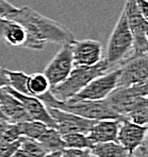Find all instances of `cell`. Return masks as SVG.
Instances as JSON below:
<instances>
[{
	"label": "cell",
	"instance_id": "cell-12",
	"mask_svg": "<svg viewBox=\"0 0 148 157\" xmlns=\"http://www.w3.org/2000/svg\"><path fill=\"white\" fill-rule=\"evenodd\" d=\"M147 130V125H138L127 119H122L117 134V142L129 154H134L136 150L146 142Z\"/></svg>",
	"mask_w": 148,
	"mask_h": 157
},
{
	"label": "cell",
	"instance_id": "cell-9",
	"mask_svg": "<svg viewBox=\"0 0 148 157\" xmlns=\"http://www.w3.org/2000/svg\"><path fill=\"white\" fill-rule=\"evenodd\" d=\"M73 68L74 62L71 47L70 45H64L46 66L44 75L49 81L51 88H54L67 78Z\"/></svg>",
	"mask_w": 148,
	"mask_h": 157
},
{
	"label": "cell",
	"instance_id": "cell-2",
	"mask_svg": "<svg viewBox=\"0 0 148 157\" xmlns=\"http://www.w3.org/2000/svg\"><path fill=\"white\" fill-rule=\"evenodd\" d=\"M47 107L58 108V109L65 110V112L75 114L77 116L89 120L99 121V120H122V118L114 112L109 106L106 100L100 101H77V102H69V101H60L52 96L51 91L46 92L43 96L38 97Z\"/></svg>",
	"mask_w": 148,
	"mask_h": 157
},
{
	"label": "cell",
	"instance_id": "cell-30",
	"mask_svg": "<svg viewBox=\"0 0 148 157\" xmlns=\"http://www.w3.org/2000/svg\"><path fill=\"white\" fill-rule=\"evenodd\" d=\"M9 124H10V122L3 121V120H0V139H1V137L3 136L4 132H6V128H8Z\"/></svg>",
	"mask_w": 148,
	"mask_h": 157
},
{
	"label": "cell",
	"instance_id": "cell-11",
	"mask_svg": "<svg viewBox=\"0 0 148 157\" xmlns=\"http://www.w3.org/2000/svg\"><path fill=\"white\" fill-rule=\"evenodd\" d=\"M48 112L52 119L54 120L57 124V130L61 135L69 133H82L87 135L92 126L96 122L94 120L85 119V118L65 112V110L58 109V108L48 107Z\"/></svg>",
	"mask_w": 148,
	"mask_h": 157
},
{
	"label": "cell",
	"instance_id": "cell-33",
	"mask_svg": "<svg viewBox=\"0 0 148 157\" xmlns=\"http://www.w3.org/2000/svg\"><path fill=\"white\" fill-rule=\"evenodd\" d=\"M126 157H138V156H135L134 154H129V155H127Z\"/></svg>",
	"mask_w": 148,
	"mask_h": 157
},
{
	"label": "cell",
	"instance_id": "cell-20",
	"mask_svg": "<svg viewBox=\"0 0 148 157\" xmlns=\"http://www.w3.org/2000/svg\"><path fill=\"white\" fill-rule=\"evenodd\" d=\"M27 89L29 96L38 98V97L45 94L46 92L50 91L51 86L44 73H33L28 78Z\"/></svg>",
	"mask_w": 148,
	"mask_h": 157
},
{
	"label": "cell",
	"instance_id": "cell-5",
	"mask_svg": "<svg viewBox=\"0 0 148 157\" xmlns=\"http://www.w3.org/2000/svg\"><path fill=\"white\" fill-rule=\"evenodd\" d=\"M119 69L111 70L93 78L82 90L70 98L69 102L77 101H100L106 98L117 87Z\"/></svg>",
	"mask_w": 148,
	"mask_h": 157
},
{
	"label": "cell",
	"instance_id": "cell-22",
	"mask_svg": "<svg viewBox=\"0 0 148 157\" xmlns=\"http://www.w3.org/2000/svg\"><path fill=\"white\" fill-rule=\"evenodd\" d=\"M17 124L18 131L22 137L31 138V139L38 140L43 135V133L48 128L46 124L42 123L40 121L35 120H29V121L19 122Z\"/></svg>",
	"mask_w": 148,
	"mask_h": 157
},
{
	"label": "cell",
	"instance_id": "cell-15",
	"mask_svg": "<svg viewBox=\"0 0 148 157\" xmlns=\"http://www.w3.org/2000/svg\"><path fill=\"white\" fill-rule=\"evenodd\" d=\"M0 106L4 117L10 123H19L31 120L22 102L4 87L0 89Z\"/></svg>",
	"mask_w": 148,
	"mask_h": 157
},
{
	"label": "cell",
	"instance_id": "cell-27",
	"mask_svg": "<svg viewBox=\"0 0 148 157\" xmlns=\"http://www.w3.org/2000/svg\"><path fill=\"white\" fill-rule=\"evenodd\" d=\"M17 9L8 0H0V17L9 18L17 11Z\"/></svg>",
	"mask_w": 148,
	"mask_h": 157
},
{
	"label": "cell",
	"instance_id": "cell-29",
	"mask_svg": "<svg viewBox=\"0 0 148 157\" xmlns=\"http://www.w3.org/2000/svg\"><path fill=\"white\" fill-rule=\"evenodd\" d=\"M6 86H9V80L6 75V69L0 67V89Z\"/></svg>",
	"mask_w": 148,
	"mask_h": 157
},
{
	"label": "cell",
	"instance_id": "cell-28",
	"mask_svg": "<svg viewBox=\"0 0 148 157\" xmlns=\"http://www.w3.org/2000/svg\"><path fill=\"white\" fill-rule=\"evenodd\" d=\"M136 8L138 9L142 15L148 19V1L147 0H134Z\"/></svg>",
	"mask_w": 148,
	"mask_h": 157
},
{
	"label": "cell",
	"instance_id": "cell-10",
	"mask_svg": "<svg viewBox=\"0 0 148 157\" xmlns=\"http://www.w3.org/2000/svg\"><path fill=\"white\" fill-rule=\"evenodd\" d=\"M74 67L94 66L102 61V45L94 39L74 40L70 44Z\"/></svg>",
	"mask_w": 148,
	"mask_h": 157
},
{
	"label": "cell",
	"instance_id": "cell-4",
	"mask_svg": "<svg viewBox=\"0 0 148 157\" xmlns=\"http://www.w3.org/2000/svg\"><path fill=\"white\" fill-rule=\"evenodd\" d=\"M132 54L133 37L128 27L126 14L122 10L108 40L105 59L112 69L115 66H119L124 61L132 56Z\"/></svg>",
	"mask_w": 148,
	"mask_h": 157
},
{
	"label": "cell",
	"instance_id": "cell-13",
	"mask_svg": "<svg viewBox=\"0 0 148 157\" xmlns=\"http://www.w3.org/2000/svg\"><path fill=\"white\" fill-rule=\"evenodd\" d=\"M4 88L10 92V94H12L13 96H15L22 102V106L26 109L29 117L31 118V120L40 121L42 123L46 124L48 128H52L57 130V124H55L54 120L50 116L47 106L44 104L41 100H38L35 97L26 96V94H19V92L13 90L10 86H6Z\"/></svg>",
	"mask_w": 148,
	"mask_h": 157
},
{
	"label": "cell",
	"instance_id": "cell-18",
	"mask_svg": "<svg viewBox=\"0 0 148 157\" xmlns=\"http://www.w3.org/2000/svg\"><path fill=\"white\" fill-rule=\"evenodd\" d=\"M47 152L38 140L20 137L19 147L11 157H43Z\"/></svg>",
	"mask_w": 148,
	"mask_h": 157
},
{
	"label": "cell",
	"instance_id": "cell-1",
	"mask_svg": "<svg viewBox=\"0 0 148 157\" xmlns=\"http://www.w3.org/2000/svg\"><path fill=\"white\" fill-rule=\"evenodd\" d=\"M20 24L29 35L28 49L43 50L48 43L58 45H70L74 40V34L66 26L41 15L29 6L17 9L9 17Z\"/></svg>",
	"mask_w": 148,
	"mask_h": 157
},
{
	"label": "cell",
	"instance_id": "cell-34",
	"mask_svg": "<svg viewBox=\"0 0 148 157\" xmlns=\"http://www.w3.org/2000/svg\"><path fill=\"white\" fill-rule=\"evenodd\" d=\"M87 157H97V156L96 155H93V154H90V155L87 156Z\"/></svg>",
	"mask_w": 148,
	"mask_h": 157
},
{
	"label": "cell",
	"instance_id": "cell-6",
	"mask_svg": "<svg viewBox=\"0 0 148 157\" xmlns=\"http://www.w3.org/2000/svg\"><path fill=\"white\" fill-rule=\"evenodd\" d=\"M122 10L126 14L128 27L133 37V54L138 55L147 53L148 49V21L147 18L136 8L134 0H126Z\"/></svg>",
	"mask_w": 148,
	"mask_h": 157
},
{
	"label": "cell",
	"instance_id": "cell-31",
	"mask_svg": "<svg viewBox=\"0 0 148 157\" xmlns=\"http://www.w3.org/2000/svg\"><path fill=\"white\" fill-rule=\"evenodd\" d=\"M43 157H61V151L49 152V153H46Z\"/></svg>",
	"mask_w": 148,
	"mask_h": 157
},
{
	"label": "cell",
	"instance_id": "cell-3",
	"mask_svg": "<svg viewBox=\"0 0 148 157\" xmlns=\"http://www.w3.org/2000/svg\"><path fill=\"white\" fill-rule=\"evenodd\" d=\"M111 68L105 59L94 66L74 67L63 83L50 89L52 96L60 101H67L82 90L93 78L110 71Z\"/></svg>",
	"mask_w": 148,
	"mask_h": 157
},
{
	"label": "cell",
	"instance_id": "cell-7",
	"mask_svg": "<svg viewBox=\"0 0 148 157\" xmlns=\"http://www.w3.org/2000/svg\"><path fill=\"white\" fill-rule=\"evenodd\" d=\"M147 96L148 84L144 82L128 87H116L105 100L116 114L124 118L138 99Z\"/></svg>",
	"mask_w": 148,
	"mask_h": 157
},
{
	"label": "cell",
	"instance_id": "cell-23",
	"mask_svg": "<svg viewBox=\"0 0 148 157\" xmlns=\"http://www.w3.org/2000/svg\"><path fill=\"white\" fill-rule=\"evenodd\" d=\"M6 75H8L9 80V86L13 90L19 92L22 94L29 96L27 89V82L29 75L27 73L22 72V71H13L6 69Z\"/></svg>",
	"mask_w": 148,
	"mask_h": 157
},
{
	"label": "cell",
	"instance_id": "cell-8",
	"mask_svg": "<svg viewBox=\"0 0 148 157\" xmlns=\"http://www.w3.org/2000/svg\"><path fill=\"white\" fill-rule=\"evenodd\" d=\"M119 77L117 87H128L147 82L148 56L147 53L132 55L118 67Z\"/></svg>",
	"mask_w": 148,
	"mask_h": 157
},
{
	"label": "cell",
	"instance_id": "cell-32",
	"mask_svg": "<svg viewBox=\"0 0 148 157\" xmlns=\"http://www.w3.org/2000/svg\"><path fill=\"white\" fill-rule=\"evenodd\" d=\"M0 120H3V121H6V122H9L8 120H6V118L4 117V115H3V113H2V109H1V106H0Z\"/></svg>",
	"mask_w": 148,
	"mask_h": 157
},
{
	"label": "cell",
	"instance_id": "cell-26",
	"mask_svg": "<svg viewBox=\"0 0 148 157\" xmlns=\"http://www.w3.org/2000/svg\"><path fill=\"white\" fill-rule=\"evenodd\" d=\"M18 147H19V140L11 144H0V157H11L16 152Z\"/></svg>",
	"mask_w": 148,
	"mask_h": 157
},
{
	"label": "cell",
	"instance_id": "cell-14",
	"mask_svg": "<svg viewBox=\"0 0 148 157\" xmlns=\"http://www.w3.org/2000/svg\"><path fill=\"white\" fill-rule=\"evenodd\" d=\"M0 38L13 47L28 48L29 35L25 28L17 21L0 17Z\"/></svg>",
	"mask_w": 148,
	"mask_h": 157
},
{
	"label": "cell",
	"instance_id": "cell-21",
	"mask_svg": "<svg viewBox=\"0 0 148 157\" xmlns=\"http://www.w3.org/2000/svg\"><path fill=\"white\" fill-rule=\"evenodd\" d=\"M122 119H127L132 123L138 125H147L148 122V101L147 97L138 99L136 103L132 106L128 114Z\"/></svg>",
	"mask_w": 148,
	"mask_h": 157
},
{
	"label": "cell",
	"instance_id": "cell-17",
	"mask_svg": "<svg viewBox=\"0 0 148 157\" xmlns=\"http://www.w3.org/2000/svg\"><path fill=\"white\" fill-rule=\"evenodd\" d=\"M90 151L97 157H126L129 155L128 151L117 141L95 144Z\"/></svg>",
	"mask_w": 148,
	"mask_h": 157
},
{
	"label": "cell",
	"instance_id": "cell-24",
	"mask_svg": "<svg viewBox=\"0 0 148 157\" xmlns=\"http://www.w3.org/2000/svg\"><path fill=\"white\" fill-rule=\"evenodd\" d=\"M66 147H73V149H89L93 147V142L90 140L87 135L82 133H69L62 135Z\"/></svg>",
	"mask_w": 148,
	"mask_h": 157
},
{
	"label": "cell",
	"instance_id": "cell-25",
	"mask_svg": "<svg viewBox=\"0 0 148 157\" xmlns=\"http://www.w3.org/2000/svg\"><path fill=\"white\" fill-rule=\"evenodd\" d=\"M91 154L89 149H73L65 147L61 151V157H87Z\"/></svg>",
	"mask_w": 148,
	"mask_h": 157
},
{
	"label": "cell",
	"instance_id": "cell-16",
	"mask_svg": "<svg viewBox=\"0 0 148 157\" xmlns=\"http://www.w3.org/2000/svg\"><path fill=\"white\" fill-rule=\"evenodd\" d=\"M119 123H121V120L114 119L96 121L87 134V137L94 144H101V142L117 141Z\"/></svg>",
	"mask_w": 148,
	"mask_h": 157
},
{
	"label": "cell",
	"instance_id": "cell-19",
	"mask_svg": "<svg viewBox=\"0 0 148 157\" xmlns=\"http://www.w3.org/2000/svg\"><path fill=\"white\" fill-rule=\"evenodd\" d=\"M47 153L49 152H58L65 149V144L59 131L52 128H48L43 133V135L38 139Z\"/></svg>",
	"mask_w": 148,
	"mask_h": 157
}]
</instances>
